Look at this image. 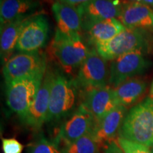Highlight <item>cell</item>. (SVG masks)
<instances>
[{
    "instance_id": "1",
    "label": "cell",
    "mask_w": 153,
    "mask_h": 153,
    "mask_svg": "<svg viewBox=\"0 0 153 153\" xmlns=\"http://www.w3.org/2000/svg\"><path fill=\"white\" fill-rule=\"evenodd\" d=\"M118 134L123 138L153 147L152 99L147 98L129 111Z\"/></svg>"
},
{
    "instance_id": "2",
    "label": "cell",
    "mask_w": 153,
    "mask_h": 153,
    "mask_svg": "<svg viewBox=\"0 0 153 153\" xmlns=\"http://www.w3.org/2000/svg\"><path fill=\"white\" fill-rule=\"evenodd\" d=\"M51 51L66 71L79 68L89 53L81 34H66L58 29L51 43Z\"/></svg>"
},
{
    "instance_id": "3",
    "label": "cell",
    "mask_w": 153,
    "mask_h": 153,
    "mask_svg": "<svg viewBox=\"0 0 153 153\" xmlns=\"http://www.w3.org/2000/svg\"><path fill=\"white\" fill-rule=\"evenodd\" d=\"M144 30L126 28L109 41L97 44L96 50L106 60L137 51H143L148 46V39Z\"/></svg>"
},
{
    "instance_id": "4",
    "label": "cell",
    "mask_w": 153,
    "mask_h": 153,
    "mask_svg": "<svg viewBox=\"0 0 153 153\" xmlns=\"http://www.w3.org/2000/svg\"><path fill=\"white\" fill-rule=\"evenodd\" d=\"M44 74L16 79L7 86V103L13 112L24 119L42 85Z\"/></svg>"
},
{
    "instance_id": "5",
    "label": "cell",
    "mask_w": 153,
    "mask_h": 153,
    "mask_svg": "<svg viewBox=\"0 0 153 153\" xmlns=\"http://www.w3.org/2000/svg\"><path fill=\"white\" fill-rule=\"evenodd\" d=\"M76 84L62 74H53L47 122L58 120L74 108Z\"/></svg>"
},
{
    "instance_id": "6",
    "label": "cell",
    "mask_w": 153,
    "mask_h": 153,
    "mask_svg": "<svg viewBox=\"0 0 153 153\" xmlns=\"http://www.w3.org/2000/svg\"><path fill=\"white\" fill-rule=\"evenodd\" d=\"M46 72L44 55L36 53H22L11 57L4 65L3 74L7 85L16 79Z\"/></svg>"
},
{
    "instance_id": "7",
    "label": "cell",
    "mask_w": 153,
    "mask_h": 153,
    "mask_svg": "<svg viewBox=\"0 0 153 153\" xmlns=\"http://www.w3.org/2000/svg\"><path fill=\"white\" fill-rule=\"evenodd\" d=\"M151 62L145 57L142 51L125 54L111 61L108 83L113 87L144 72Z\"/></svg>"
},
{
    "instance_id": "8",
    "label": "cell",
    "mask_w": 153,
    "mask_h": 153,
    "mask_svg": "<svg viewBox=\"0 0 153 153\" xmlns=\"http://www.w3.org/2000/svg\"><path fill=\"white\" fill-rule=\"evenodd\" d=\"M108 75L106 60L94 49L80 65L76 84L85 89L104 87L108 82Z\"/></svg>"
},
{
    "instance_id": "9",
    "label": "cell",
    "mask_w": 153,
    "mask_h": 153,
    "mask_svg": "<svg viewBox=\"0 0 153 153\" xmlns=\"http://www.w3.org/2000/svg\"><path fill=\"white\" fill-rule=\"evenodd\" d=\"M48 32V22L44 15L30 16L21 32L16 50L22 53H36L46 43Z\"/></svg>"
},
{
    "instance_id": "10",
    "label": "cell",
    "mask_w": 153,
    "mask_h": 153,
    "mask_svg": "<svg viewBox=\"0 0 153 153\" xmlns=\"http://www.w3.org/2000/svg\"><path fill=\"white\" fill-rule=\"evenodd\" d=\"M122 5L118 0H91L76 7L85 30L95 23L119 16Z\"/></svg>"
},
{
    "instance_id": "11",
    "label": "cell",
    "mask_w": 153,
    "mask_h": 153,
    "mask_svg": "<svg viewBox=\"0 0 153 153\" xmlns=\"http://www.w3.org/2000/svg\"><path fill=\"white\" fill-rule=\"evenodd\" d=\"M96 122L90 111L81 104L71 117L63 124L59 137L65 145L74 142L80 137L92 133Z\"/></svg>"
},
{
    "instance_id": "12",
    "label": "cell",
    "mask_w": 153,
    "mask_h": 153,
    "mask_svg": "<svg viewBox=\"0 0 153 153\" xmlns=\"http://www.w3.org/2000/svg\"><path fill=\"white\" fill-rule=\"evenodd\" d=\"M53 74L52 72L46 70L35 100L23 120L31 128L35 130L41 128L47 120Z\"/></svg>"
},
{
    "instance_id": "13",
    "label": "cell",
    "mask_w": 153,
    "mask_h": 153,
    "mask_svg": "<svg viewBox=\"0 0 153 153\" xmlns=\"http://www.w3.org/2000/svg\"><path fill=\"white\" fill-rule=\"evenodd\" d=\"M82 104L92 114L96 123L119 105L115 97L114 88L107 85L86 89Z\"/></svg>"
},
{
    "instance_id": "14",
    "label": "cell",
    "mask_w": 153,
    "mask_h": 153,
    "mask_svg": "<svg viewBox=\"0 0 153 153\" xmlns=\"http://www.w3.org/2000/svg\"><path fill=\"white\" fill-rule=\"evenodd\" d=\"M118 19L126 28L148 29L153 27V10L139 1L126 3L122 5Z\"/></svg>"
},
{
    "instance_id": "15",
    "label": "cell",
    "mask_w": 153,
    "mask_h": 153,
    "mask_svg": "<svg viewBox=\"0 0 153 153\" xmlns=\"http://www.w3.org/2000/svg\"><path fill=\"white\" fill-rule=\"evenodd\" d=\"M126 113V107L118 105L100 121L96 123L92 133L99 145H105L114 140L116 133L119 132L123 124Z\"/></svg>"
},
{
    "instance_id": "16",
    "label": "cell",
    "mask_w": 153,
    "mask_h": 153,
    "mask_svg": "<svg viewBox=\"0 0 153 153\" xmlns=\"http://www.w3.org/2000/svg\"><path fill=\"white\" fill-rule=\"evenodd\" d=\"M57 28L66 34L80 33L82 29L81 17L74 6L56 1L52 6Z\"/></svg>"
},
{
    "instance_id": "17",
    "label": "cell",
    "mask_w": 153,
    "mask_h": 153,
    "mask_svg": "<svg viewBox=\"0 0 153 153\" xmlns=\"http://www.w3.org/2000/svg\"><path fill=\"white\" fill-rule=\"evenodd\" d=\"M39 3L36 0H1L0 7L1 26L17 19L29 17Z\"/></svg>"
},
{
    "instance_id": "18",
    "label": "cell",
    "mask_w": 153,
    "mask_h": 153,
    "mask_svg": "<svg viewBox=\"0 0 153 153\" xmlns=\"http://www.w3.org/2000/svg\"><path fill=\"white\" fill-rule=\"evenodd\" d=\"M126 29L118 19H110L95 23L85 30L89 44H97L109 41Z\"/></svg>"
},
{
    "instance_id": "19",
    "label": "cell",
    "mask_w": 153,
    "mask_h": 153,
    "mask_svg": "<svg viewBox=\"0 0 153 153\" xmlns=\"http://www.w3.org/2000/svg\"><path fill=\"white\" fill-rule=\"evenodd\" d=\"M147 84L140 78H131L114 88L118 104L128 107L135 104L144 94Z\"/></svg>"
},
{
    "instance_id": "20",
    "label": "cell",
    "mask_w": 153,
    "mask_h": 153,
    "mask_svg": "<svg viewBox=\"0 0 153 153\" xmlns=\"http://www.w3.org/2000/svg\"><path fill=\"white\" fill-rule=\"evenodd\" d=\"M30 17L17 19L1 26L0 48L2 62L5 63L10 58L14 48H16L21 32Z\"/></svg>"
},
{
    "instance_id": "21",
    "label": "cell",
    "mask_w": 153,
    "mask_h": 153,
    "mask_svg": "<svg viewBox=\"0 0 153 153\" xmlns=\"http://www.w3.org/2000/svg\"><path fill=\"white\" fill-rule=\"evenodd\" d=\"M99 143L90 133L65 145L62 153H98Z\"/></svg>"
},
{
    "instance_id": "22",
    "label": "cell",
    "mask_w": 153,
    "mask_h": 153,
    "mask_svg": "<svg viewBox=\"0 0 153 153\" xmlns=\"http://www.w3.org/2000/svg\"><path fill=\"white\" fill-rule=\"evenodd\" d=\"M28 153H62L55 142L41 136L28 146Z\"/></svg>"
},
{
    "instance_id": "23",
    "label": "cell",
    "mask_w": 153,
    "mask_h": 153,
    "mask_svg": "<svg viewBox=\"0 0 153 153\" xmlns=\"http://www.w3.org/2000/svg\"><path fill=\"white\" fill-rule=\"evenodd\" d=\"M118 144L124 153H153L149 147L118 136Z\"/></svg>"
},
{
    "instance_id": "24",
    "label": "cell",
    "mask_w": 153,
    "mask_h": 153,
    "mask_svg": "<svg viewBox=\"0 0 153 153\" xmlns=\"http://www.w3.org/2000/svg\"><path fill=\"white\" fill-rule=\"evenodd\" d=\"M4 153H22L24 145L14 138H2Z\"/></svg>"
},
{
    "instance_id": "25",
    "label": "cell",
    "mask_w": 153,
    "mask_h": 153,
    "mask_svg": "<svg viewBox=\"0 0 153 153\" xmlns=\"http://www.w3.org/2000/svg\"><path fill=\"white\" fill-rule=\"evenodd\" d=\"M104 153H124V152L118 145L117 141L112 140L104 145Z\"/></svg>"
},
{
    "instance_id": "26",
    "label": "cell",
    "mask_w": 153,
    "mask_h": 153,
    "mask_svg": "<svg viewBox=\"0 0 153 153\" xmlns=\"http://www.w3.org/2000/svg\"><path fill=\"white\" fill-rule=\"evenodd\" d=\"M91 1V0H58V1L62 3L67 4L71 5V6H79L82 4L88 2V1Z\"/></svg>"
},
{
    "instance_id": "27",
    "label": "cell",
    "mask_w": 153,
    "mask_h": 153,
    "mask_svg": "<svg viewBox=\"0 0 153 153\" xmlns=\"http://www.w3.org/2000/svg\"><path fill=\"white\" fill-rule=\"evenodd\" d=\"M141 1H143V3L145 4L153 7V0H141Z\"/></svg>"
},
{
    "instance_id": "28",
    "label": "cell",
    "mask_w": 153,
    "mask_h": 153,
    "mask_svg": "<svg viewBox=\"0 0 153 153\" xmlns=\"http://www.w3.org/2000/svg\"><path fill=\"white\" fill-rule=\"evenodd\" d=\"M151 95H152V97H153V83L152 85V87H151Z\"/></svg>"
},
{
    "instance_id": "29",
    "label": "cell",
    "mask_w": 153,
    "mask_h": 153,
    "mask_svg": "<svg viewBox=\"0 0 153 153\" xmlns=\"http://www.w3.org/2000/svg\"><path fill=\"white\" fill-rule=\"evenodd\" d=\"M137 1H141V0H137Z\"/></svg>"
}]
</instances>
